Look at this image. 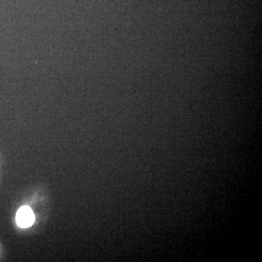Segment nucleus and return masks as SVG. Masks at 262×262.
Returning <instances> with one entry per match:
<instances>
[{"label":"nucleus","instance_id":"f257e3e1","mask_svg":"<svg viewBox=\"0 0 262 262\" xmlns=\"http://www.w3.org/2000/svg\"><path fill=\"white\" fill-rule=\"evenodd\" d=\"M35 220L32 210L28 206H23L19 208L16 213L17 225L21 228H27L34 224Z\"/></svg>","mask_w":262,"mask_h":262}]
</instances>
